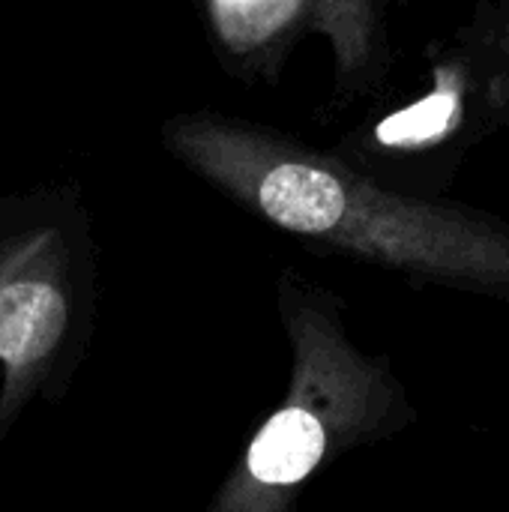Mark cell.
I'll use <instances>...</instances> for the list:
<instances>
[{"mask_svg": "<svg viewBox=\"0 0 509 512\" xmlns=\"http://www.w3.org/2000/svg\"><path fill=\"white\" fill-rule=\"evenodd\" d=\"M462 117L459 81L450 69H441V84L420 102L396 111L378 126V141L390 147H423L444 138Z\"/></svg>", "mask_w": 509, "mask_h": 512, "instance_id": "277c9868", "label": "cell"}, {"mask_svg": "<svg viewBox=\"0 0 509 512\" xmlns=\"http://www.w3.org/2000/svg\"><path fill=\"white\" fill-rule=\"evenodd\" d=\"M78 234L48 198L0 216V444L24 408L51 396L81 342Z\"/></svg>", "mask_w": 509, "mask_h": 512, "instance_id": "7a4b0ae2", "label": "cell"}, {"mask_svg": "<svg viewBox=\"0 0 509 512\" xmlns=\"http://www.w3.org/2000/svg\"><path fill=\"white\" fill-rule=\"evenodd\" d=\"M324 318H294L297 378L291 399L258 429L243 459L240 477L228 483L222 510H261L267 495L300 486L318 471L330 447L348 438V426H363L366 396L357 390L327 396L357 363L342 336L324 330Z\"/></svg>", "mask_w": 509, "mask_h": 512, "instance_id": "3957f363", "label": "cell"}, {"mask_svg": "<svg viewBox=\"0 0 509 512\" xmlns=\"http://www.w3.org/2000/svg\"><path fill=\"white\" fill-rule=\"evenodd\" d=\"M165 144L291 234L426 279L509 285V231L489 219L384 192L333 159L222 117H177Z\"/></svg>", "mask_w": 509, "mask_h": 512, "instance_id": "6da1fadb", "label": "cell"}]
</instances>
